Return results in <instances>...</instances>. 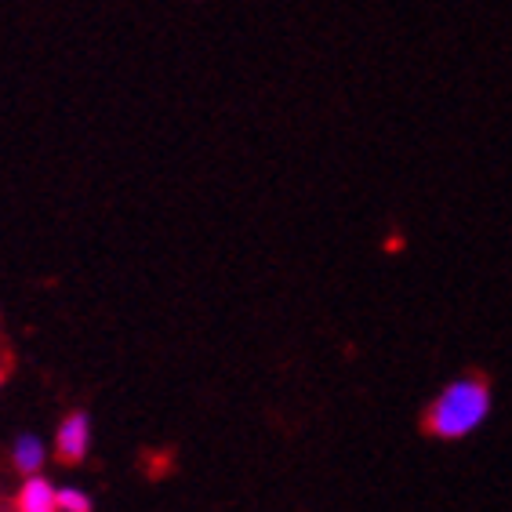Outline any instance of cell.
I'll return each mask as SVG.
<instances>
[{"label": "cell", "instance_id": "1", "mask_svg": "<svg viewBox=\"0 0 512 512\" xmlns=\"http://www.w3.org/2000/svg\"><path fill=\"white\" fill-rule=\"evenodd\" d=\"M491 411V389L483 378H458L444 385V393L436 396L429 414H425V429L440 440H458L469 436L476 425Z\"/></svg>", "mask_w": 512, "mask_h": 512}, {"label": "cell", "instance_id": "5", "mask_svg": "<svg viewBox=\"0 0 512 512\" xmlns=\"http://www.w3.org/2000/svg\"><path fill=\"white\" fill-rule=\"evenodd\" d=\"M55 498H59V512H91V498L77 487H62Z\"/></svg>", "mask_w": 512, "mask_h": 512}, {"label": "cell", "instance_id": "2", "mask_svg": "<svg viewBox=\"0 0 512 512\" xmlns=\"http://www.w3.org/2000/svg\"><path fill=\"white\" fill-rule=\"evenodd\" d=\"M91 447V418L84 411H73L62 418L59 433H55V451L62 462H80Z\"/></svg>", "mask_w": 512, "mask_h": 512}, {"label": "cell", "instance_id": "3", "mask_svg": "<svg viewBox=\"0 0 512 512\" xmlns=\"http://www.w3.org/2000/svg\"><path fill=\"white\" fill-rule=\"evenodd\" d=\"M55 494L59 491L44 476L33 473L19 491V512H59V498Z\"/></svg>", "mask_w": 512, "mask_h": 512}, {"label": "cell", "instance_id": "4", "mask_svg": "<svg viewBox=\"0 0 512 512\" xmlns=\"http://www.w3.org/2000/svg\"><path fill=\"white\" fill-rule=\"evenodd\" d=\"M44 454H48V451H44V444H40L33 433H19V436H15V444H11V462L19 465L22 473H30V476L37 473L40 465H44Z\"/></svg>", "mask_w": 512, "mask_h": 512}]
</instances>
